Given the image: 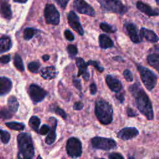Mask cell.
<instances>
[{
    "label": "cell",
    "instance_id": "obj_1",
    "mask_svg": "<svg viewBox=\"0 0 159 159\" xmlns=\"http://www.w3.org/2000/svg\"><path fill=\"white\" fill-rule=\"evenodd\" d=\"M129 90L135 99L139 111L148 120L153 119V111L152 102L139 83H136L129 88Z\"/></svg>",
    "mask_w": 159,
    "mask_h": 159
},
{
    "label": "cell",
    "instance_id": "obj_2",
    "mask_svg": "<svg viewBox=\"0 0 159 159\" xmlns=\"http://www.w3.org/2000/svg\"><path fill=\"white\" fill-rule=\"evenodd\" d=\"M19 152V158H32L34 156V147L31 135L29 133L22 132L17 137Z\"/></svg>",
    "mask_w": 159,
    "mask_h": 159
},
{
    "label": "cell",
    "instance_id": "obj_3",
    "mask_svg": "<svg viewBox=\"0 0 159 159\" xmlns=\"http://www.w3.org/2000/svg\"><path fill=\"white\" fill-rule=\"evenodd\" d=\"M95 114L98 120L104 125L109 124L113 119L112 106L106 101L98 99L95 104Z\"/></svg>",
    "mask_w": 159,
    "mask_h": 159
},
{
    "label": "cell",
    "instance_id": "obj_4",
    "mask_svg": "<svg viewBox=\"0 0 159 159\" xmlns=\"http://www.w3.org/2000/svg\"><path fill=\"white\" fill-rule=\"evenodd\" d=\"M103 11L124 14L127 11V7L120 0H98Z\"/></svg>",
    "mask_w": 159,
    "mask_h": 159
},
{
    "label": "cell",
    "instance_id": "obj_5",
    "mask_svg": "<svg viewBox=\"0 0 159 159\" xmlns=\"http://www.w3.org/2000/svg\"><path fill=\"white\" fill-rule=\"evenodd\" d=\"M137 70L145 88L148 91H152L157 84V76L156 75L148 68L141 65L137 66Z\"/></svg>",
    "mask_w": 159,
    "mask_h": 159
},
{
    "label": "cell",
    "instance_id": "obj_6",
    "mask_svg": "<svg viewBox=\"0 0 159 159\" xmlns=\"http://www.w3.org/2000/svg\"><path fill=\"white\" fill-rule=\"evenodd\" d=\"M92 147L96 149L111 150L117 147L116 142L112 139L102 137H94L91 140Z\"/></svg>",
    "mask_w": 159,
    "mask_h": 159
},
{
    "label": "cell",
    "instance_id": "obj_7",
    "mask_svg": "<svg viewBox=\"0 0 159 159\" xmlns=\"http://www.w3.org/2000/svg\"><path fill=\"white\" fill-rule=\"evenodd\" d=\"M66 150L68 155L71 158H78L82 154V144L81 141L76 137L70 138L66 144Z\"/></svg>",
    "mask_w": 159,
    "mask_h": 159
},
{
    "label": "cell",
    "instance_id": "obj_8",
    "mask_svg": "<svg viewBox=\"0 0 159 159\" xmlns=\"http://www.w3.org/2000/svg\"><path fill=\"white\" fill-rule=\"evenodd\" d=\"M44 17L47 24L57 25L60 20V14L52 4H47L44 9Z\"/></svg>",
    "mask_w": 159,
    "mask_h": 159
},
{
    "label": "cell",
    "instance_id": "obj_9",
    "mask_svg": "<svg viewBox=\"0 0 159 159\" xmlns=\"http://www.w3.org/2000/svg\"><path fill=\"white\" fill-rule=\"evenodd\" d=\"M29 94L31 100L34 103L41 102L48 94V93L36 84L29 86Z\"/></svg>",
    "mask_w": 159,
    "mask_h": 159
},
{
    "label": "cell",
    "instance_id": "obj_10",
    "mask_svg": "<svg viewBox=\"0 0 159 159\" xmlns=\"http://www.w3.org/2000/svg\"><path fill=\"white\" fill-rule=\"evenodd\" d=\"M73 6L75 10L81 14L91 17L96 16L94 9L84 0H74Z\"/></svg>",
    "mask_w": 159,
    "mask_h": 159
},
{
    "label": "cell",
    "instance_id": "obj_11",
    "mask_svg": "<svg viewBox=\"0 0 159 159\" xmlns=\"http://www.w3.org/2000/svg\"><path fill=\"white\" fill-rule=\"evenodd\" d=\"M67 19L69 25L80 35L84 34V30L80 22V19L77 14L73 11L69 12L67 16Z\"/></svg>",
    "mask_w": 159,
    "mask_h": 159
},
{
    "label": "cell",
    "instance_id": "obj_12",
    "mask_svg": "<svg viewBox=\"0 0 159 159\" xmlns=\"http://www.w3.org/2000/svg\"><path fill=\"white\" fill-rule=\"evenodd\" d=\"M126 32L131 41L135 43H140L142 41L140 35L139 34L137 26L133 23H127L125 24Z\"/></svg>",
    "mask_w": 159,
    "mask_h": 159
},
{
    "label": "cell",
    "instance_id": "obj_13",
    "mask_svg": "<svg viewBox=\"0 0 159 159\" xmlns=\"http://www.w3.org/2000/svg\"><path fill=\"white\" fill-rule=\"evenodd\" d=\"M139 134V130L135 127H125L118 132L117 136L123 140H127L135 138Z\"/></svg>",
    "mask_w": 159,
    "mask_h": 159
},
{
    "label": "cell",
    "instance_id": "obj_14",
    "mask_svg": "<svg viewBox=\"0 0 159 159\" xmlns=\"http://www.w3.org/2000/svg\"><path fill=\"white\" fill-rule=\"evenodd\" d=\"M76 64L78 68V77L80 76H82L83 78L86 81H88L89 78V72L88 70V66L87 62L80 57H78L76 58Z\"/></svg>",
    "mask_w": 159,
    "mask_h": 159
},
{
    "label": "cell",
    "instance_id": "obj_15",
    "mask_svg": "<svg viewBox=\"0 0 159 159\" xmlns=\"http://www.w3.org/2000/svg\"><path fill=\"white\" fill-rule=\"evenodd\" d=\"M106 83L109 89L115 93H119L122 88L121 82L115 76L111 75H107L106 77Z\"/></svg>",
    "mask_w": 159,
    "mask_h": 159
},
{
    "label": "cell",
    "instance_id": "obj_16",
    "mask_svg": "<svg viewBox=\"0 0 159 159\" xmlns=\"http://www.w3.org/2000/svg\"><path fill=\"white\" fill-rule=\"evenodd\" d=\"M49 121L52 124V127L48 134V135L45 138V143L48 145L52 144L56 140L57 134H56V129L57 125V120L53 117L49 118Z\"/></svg>",
    "mask_w": 159,
    "mask_h": 159
},
{
    "label": "cell",
    "instance_id": "obj_17",
    "mask_svg": "<svg viewBox=\"0 0 159 159\" xmlns=\"http://www.w3.org/2000/svg\"><path fill=\"white\" fill-rule=\"evenodd\" d=\"M136 6L139 11L148 16H156L159 15L158 9H153L152 7L142 1H137Z\"/></svg>",
    "mask_w": 159,
    "mask_h": 159
},
{
    "label": "cell",
    "instance_id": "obj_18",
    "mask_svg": "<svg viewBox=\"0 0 159 159\" xmlns=\"http://www.w3.org/2000/svg\"><path fill=\"white\" fill-rule=\"evenodd\" d=\"M140 35L142 39L143 38L150 42L155 43L158 41V36L152 30L142 27L140 30Z\"/></svg>",
    "mask_w": 159,
    "mask_h": 159
},
{
    "label": "cell",
    "instance_id": "obj_19",
    "mask_svg": "<svg viewBox=\"0 0 159 159\" xmlns=\"http://www.w3.org/2000/svg\"><path fill=\"white\" fill-rule=\"evenodd\" d=\"M12 87V81L11 80L5 76H1L0 78V94L1 96L5 95L9 93Z\"/></svg>",
    "mask_w": 159,
    "mask_h": 159
},
{
    "label": "cell",
    "instance_id": "obj_20",
    "mask_svg": "<svg viewBox=\"0 0 159 159\" xmlns=\"http://www.w3.org/2000/svg\"><path fill=\"white\" fill-rule=\"evenodd\" d=\"M40 76L45 80H52L57 76V71L56 69L53 66H46L41 69L40 71Z\"/></svg>",
    "mask_w": 159,
    "mask_h": 159
},
{
    "label": "cell",
    "instance_id": "obj_21",
    "mask_svg": "<svg viewBox=\"0 0 159 159\" xmlns=\"http://www.w3.org/2000/svg\"><path fill=\"white\" fill-rule=\"evenodd\" d=\"M99 44L101 48L107 49L114 46V42L106 34H101L99 36Z\"/></svg>",
    "mask_w": 159,
    "mask_h": 159
},
{
    "label": "cell",
    "instance_id": "obj_22",
    "mask_svg": "<svg viewBox=\"0 0 159 159\" xmlns=\"http://www.w3.org/2000/svg\"><path fill=\"white\" fill-rule=\"evenodd\" d=\"M12 47V42L9 37L3 35L0 39V53L1 54L9 51Z\"/></svg>",
    "mask_w": 159,
    "mask_h": 159
},
{
    "label": "cell",
    "instance_id": "obj_23",
    "mask_svg": "<svg viewBox=\"0 0 159 159\" xmlns=\"http://www.w3.org/2000/svg\"><path fill=\"white\" fill-rule=\"evenodd\" d=\"M1 12L2 16L6 19L9 20L12 17V11L10 4L6 1H1Z\"/></svg>",
    "mask_w": 159,
    "mask_h": 159
},
{
    "label": "cell",
    "instance_id": "obj_24",
    "mask_svg": "<svg viewBox=\"0 0 159 159\" xmlns=\"http://www.w3.org/2000/svg\"><path fill=\"white\" fill-rule=\"evenodd\" d=\"M147 62L159 73V55L152 53L147 57Z\"/></svg>",
    "mask_w": 159,
    "mask_h": 159
},
{
    "label": "cell",
    "instance_id": "obj_25",
    "mask_svg": "<svg viewBox=\"0 0 159 159\" xmlns=\"http://www.w3.org/2000/svg\"><path fill=\"white\" fill-rule=\"evenodd\" d=\"M7 106L10 111L13 113H16L19 109V102L17 98L14 96H11L7 99Z\"/></svg>",
    "mask_w": 159,
    "mask_h": 159
},
{
    "label": "cell",
    "instance_id": "obj_26",
    "mask_svg": "<svg viewBox=\"0 0 159 159\" xmlns=\"http://www.w3.org/2000/svg\"><path fill=\"white\" fill-rule=\"evenodd\" d=\"M40 119L36 116H32L29 120V125L36 132H39V126L40 124Z\"/></svg>",
    "mask_w": 159,
    "mask_h": 159
},
{
    "label": "cell",
    "instance_id": "obj_27",
    "mask_svg": "<svg viewBox=\"0 0 159 159\" xmlns=\"http://www.w3.org/2000/svg\"><path fill=\"white\" fill-rule=\"evenodd\" d=\"M39 32V30L36 29L32 27H27L24 30V39L25 40H29L32 39Z\"/></svg>",
    "mask_w": 159,
    "mask_h": 159
},
{
    "label": "cell",
    "instance_id": "obj_28",
    "mask_svg": "<svg viewBox=\"0 0 159 159\" xmlns=\"http://www.w3.org/2000/svg\"><path fill=\"white\" fill-rule=\"evenodd\" d=\"M5 125L8 128L15 130H23L25 128V125L23 123H20L17 122H6Z\"/></svg>",
    "mask_w": 159,
    "mask_h": 159
},
{
    "label": "cell",
    "instance_id": "obj_29",
    "mask_svg": "<svg viewBox=\"0 0 159 159\" xmlns=\"http://www.w3.org/2000/svg\"><path fill=\"white\" fill-rule=\"evenodd\" d=\"M14 65L15 67L20 71H23L24 70V66L23 64L22 60L21 57L18 55L16 54L14 58Z\"/></svg>",
    "mask_w": 159,
    "mask_h": 159
},
{
    "label": "cell",
    "instance_id": "obj_30",
    "mask_svg": "<svg viewBox=\"0 0 159 159\" xmlns=\"http://www.w3.org/2000/svg\"><path fill=\"white\" fill-rule=\"evenodd\" d=\"M99 27L102 31H104L106 33L112 34V33H114L116 31V29L114 27H113L106 22L101 23L99 24Z\"/></svg>",
    "mask_w": 159,
    "mask_h": 159
},
{
    "label": "cell",
    "instance_id": "obj_31",
    "mask_svg": "<svg viewBox=\"0 0 159 159\" xmlns=\"http://www.w3.org/2000/svg\"><path fill=\"white\" fill-rule=\"evenodd\" d=\"M40 65L39 61H32L28 64L27 68L32 73H37L40 69Z\"/></svg>",
    "mask_w": 159,
    "mask_h": 159
},
{
    "label": "cell",
    "instance_id": "obj_32",
    "mask_svg": "<svg viewBox=\"0 0 159 159\" xmlns=\"http://www.w3.org/2000/svg\"><path fill=\"white\" fill-rule=\"evenodd\" d=\"M50 111H52V112L56 113L57 115L60 116L61 117H62L63 119H66V112L60 107H59L58 106H53L51 107Z\"/></svg>",
    "mask_w": 159,
    "mask_h": 159
},
{
    "label": "cell",
    "instance_id": "obj_33",
    "mask_svg": "<svg viewBox=\"0 0 159 159\" xmlns=\"http://www.w3.org/2000/svg\"><path fill=\"white\" fill-rule=\"evenodd\" d=\"M12 112L6 107H2L1 110V118L2 119H8L12 117Z\"/></svg>",
    "mask_w": 159,
    "mask_h": 159
},
{
    "label": "cell",
    "instance_id": "obj_34",
    "mask_svg": "<svg viewBox=\"0 0 159 159\" xmlns=\"http://www.w3.org/2000/svg\"><path fill=\"white\" fill-rule=\"evenodd\" d=\"M10 138L11 135L7 131L1 129V140L3 143H7L10 140Z\"/></svg>",
    "mask_w": 159,
    "mask_h": 159
},
{
    "label": "cell",
    "instance_id": "obj_35",
    "mask_svg": "<svg viewBox=\"0 0 159 159\" xmlns=\"http://www.w3.org/2000/svg\"><path fill=\"white\" fill-rule=\"evenodd\" d=\"M66 50L69 54V55L71 57H75L78 53V48L77 47L73 44H69L67 46Z\"/></svg>",
    "mask_w": 159,
    "mask_h": 159
},
{
    "label": "cell",
    "instance_id": "obj_36",
    "mask_svg": "<svg viewBox=\"0 0 159 159\" xmlns=\"http://www.w3.org/2000/svg\"><path fill=\"white\" fill-rule=\"evenodd\" d=\"M87 64L88 65H92L98 71H99V72H102L104 71V68L101 66L99 65V64L96 61H94V60H89L87 62Z\"/></svg>",
    "mask_w": 159,
    "mask_h": 159
},
{
    "label": "cell",
    "instance_id": "obj_37",
    "mask_svg": "<svg viewBox=\"0 0 159 159\" xmlns=\"http://www.w3.org/2000/svg\"><path fill=\"white\" fill-rule=\"evenodd\" d=\"M123 75H124V78L125 79V80L127 81L131 82L134 80L132 72L128 69H126V70H124V71L123 72Z\"/></svg>",
    "mask_w": 159,
    "mask_h": 159
},
{
    "label": "cell",
    "instance_id": "obj_38",
    "mask_svg": "<svg viewBox=\"0 0 159 159\" xmlns=\"http://www.w3.org/2000/svg\"><path fill=\"white\" fill-rule=\"evenodd\" d=\"M64 35L65 39L68 41H73L75 40V36L73 33L68 29H66L64 32Z\"/></svg>",
    "mask_w": 159,
    "mask_h": 159
},
{
    "label": "cell",
    "instance_id": "obj_39",
    "mask_svg": "<svg viewBox=\"0 0 159 159\" xmlns=\"http://www.w3.org/2000/svg\"><path fill=\"white\" fill-rule=\"evenodd\" d=\"M50 130V127L46 125V124H43V125H42V127H40V130H39V133L42 135H45L47 134H48L49 131Z\"/></svg>",
    "mask_w": 159,
    "mask_h": 159
},
{
    "label": "cell",
    "instance_id": "obj_40",
    "mask_svg": "<svg viewBox=\"0 0 159 159\" xmlns=\"http://www.w3.org/2000/svg\"><path fill=\"white\" fill-rule=\"evenodd\" d=\"M108 158L110 159H120V158H124V157L119 153H111V154L109 155Z\"/></svg>",
    "mask_w": 159,
    "mask_h": 159
},
{
    "label": "cell",
    "instance_id": "obj_41",
    "mask_svg": "<svg viewBox=\"0 0 159 159\" xmlns=\"http://www.w3.org/2000/svg\"><path fill=\"white\" fill-rule=\"evenodd\" d=\"M58 6H60L62 9H65L67 4L68 2H69V0H54Z\"/></svg>",
    "mask_w": 159,
    "mask_h": 159
},
{
    "label": "cell",
    "instance_id": "obj_42",
    "mask_svg": "<svg viewBox=\"0 0 159 159\" xmlns=\"http://www.w3.org/2000/svg\"><path fill=\"white\" fill-rule=\"evenodd\" d=\"M11 61V56L9 55H2L0 58V61L2 64L8 63Z\"/></svg>",
    "mask_w": 159,
    "mask_h": 159
},
{
    "label": "cell",
    "instance_id": "obj_43",
    "mask_svg": "<svg viewBox=\"0 0 159 159\" xmlns=\"http://www.w3.org/2000/svg\"><path fill=\"white\" fill-rule=\"evenodd\" d=\"M73 85L75 86L76 88H77L79 91H81V82L80 80L78 79H76V78H73Z\"/></svg>",
    "mask_w": 159,
    "mask_h": 159
},
{
    "label": "cell",
    "instance_id": "obj_44",
    "mask_svg": "<svg viewBox=\"0 0 159 159\" xmlns=\"http://www.w3.org/2000/svg\"><path fill=\"white\" fill-rule=\"evenodd\" d=\"M84 107V104L81 101H78L74 103L73 108L74 110H81Z\"/></svg>",
    "mask_w": 159,
    "mask_h": 159
},
{
    "label": "cell",
    "instance_id": "obj_45",
    "mask_svg": "<svg viewBox=\"0 0 159 159\" xmlns=\"http://www.w3.org/2000/svg\"><path fill=\"white\" fill-rule=\"evenodd\" d=\"M89 89H90L91 94L94 95L96 93V92H97V86H96L95 83H91L89 86Z\"/></svg>",
    "mask_w": 159,
    "mask_h": 159
},
{
    "label": "cell",
    "instance_id": "obj_46",
    "mask_svg": "<svg viewBox=\"0 0 159 159\" xmlns=\"http://www.w3.org/2000/svg\"><path fill=\"white\" fill-rule=\"evenodd\" d=\"M127 114L129 117H135L137 116V114L130 107L127 108Z\"/></svg>",
    "mask_w": 159,
    "mask_h": 159
},
{
    "label": "cell",
    "instance_id": "obj_47",
    "mask_svg": "<svg viewBox=\"0 0 159 159\" xmlns=\"http://www.w3.org/2000/svg\"><path fill=\"white\" fill-rule=\"evenodd\" d=\"M116 98L121 103H122L124 102V94L122 93H120V92L117 93V94H116Z\"/></svg>",
    "mask_w": 159,
    "mask_h": 159
},
{
    "label": "cell",
    "instance_id": "obj_48",
    "mask_svg": "<svg viewBox=\"0 0 159 159\" xmlns=\"http://www.w3.org/2000/svg\"><path fill=\"white\" fill-rule=\"evenodd\" d=\"M43 60L44 61H47L48 60V59L50 58V56L48 55H43L42 57Z\"/></svg>",
    "mask_w": 159,
    "mask_h": 159
},
{
    "label": "cell",
    "instance_id": "obj_49",
    "mask_svg": "<svg viewBox=\"0 0 159 159\" xmlns=\"http://www.w3.org/2000/svg\"><path fill=\"white\" fill-rule=\"evenodd\" d=\"M13 1L18 3H25L28 0H13Z\"/></svg>",
    "mask_w": 159,
    "mask_h": 159
},
{
    "label": "cell",
    "instance_id": "obj_50",
    "mask_svg": "<svg viewBox=\"0 0 159 159\" xmlns=\"http://www.w3.org/2000/svg\"><path fill=\"white\" fill-rule=\"evenodd\" d=\"M155 1L157 2V4H159V0H155Z\"/></svg>",
    "mask_w": 159,
    "mask_h": 159
}]
</instances>
